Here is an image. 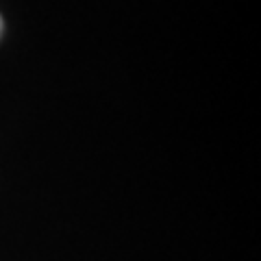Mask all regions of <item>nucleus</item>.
<instances>
[{"label": "nucleus", "mask_w": 261, "mask_h": 261, "mask_svg": "<svg viewBox=\"0 0 261 261\" xmlns=\"http://www.w3.org/2000/svg\"><path fill=\"white\" fill-rule=\"evenodd\" d=\"M0 33H3V18H0Z\"/></svg>", "instance_id": "1"}]
</instances>
